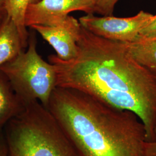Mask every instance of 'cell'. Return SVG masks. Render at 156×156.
<instances>
[{
    "label": "cell",
    "mask_w": 156,
    "mask_h": 156,
    "mask_svg": "<svg viewBox=\"0 0 156 156\" xmlns=\"http://www.w3.org/2000/svg\"><path fill=\"white\" fill-rule=\"evenodd\" d=\"M78 45L72 60L48 57L56 69V87L134 112L145 126L146 142H156V75L134 60L126 43L101 38L82 26Z\"/></svg>",
    "instance_id": "obj_1"
},
{
    "label": "cell",
    "mask_w": 156,
    "mask_h": 156,
    "mask_svg": "<svg viewBox=\"0 0 156 156\" xmlns=\"http://www.w3.org/2000/svg\"><path fill=\"white\" fill-rule=\"evenodd\" d=\"M78 156H144L145 126L134 112L56 87L48 108Z\"/></svg>",
    "instance_id": "obj_2"
},
{
    "label": "cell",
    "mask_w": 156,
    "mask_h": 156,
    "mask_svg": "<svg viewBox=\"0 0 156 156\" xmlns=\"http://www.w3.org/2000/svg\"><path fill=\"white\" fill-rule=\"evenodd\" d=\"M3 128L7 156H78L50 111L38 101L25 104Z\"/></svg>",
    "instance_id": "obj_3"
},
{
    "label": "cell",
    "mask_w": 156,
    "mask_h": 156,
    "mask_svg": "<svg viewBox=\"0 0 156 156\" xmlns=\"http://www.w3.org/2000/svg\"><path fill=\"white\" fill-rule=\"evenodd\" d=\"M0 70L25 104L38 101L48 108L51 94L56 87V69L38 54L34 30L30 33L27 50L3 64Z\"/></svg>",
    "instance_id": "obj_4"
},
{
    "label": "cell",
    "mask_w": 156,
    "mask_h": 156,
    "mask_svg": "<svg viewBox=\"0 0 156 156\" xmlns=\"http://www.w3.org/2000/svg\"><path fill=\"white\" fill-rule=\"evenodd\" d=\"M153 15L141 11L134 16H95L86 14L79 19L80 25L91 33L105 39L132 43L140 38V32L151 21Z\"/></svg>",
    "instance_id": "obj_5"
},
{
    "label": "cell",
    "mask_w": 156,
    "mask_h": 156,
    "mask_svg": "<svg viewBox=\"0 0 156 156\" xmlns=\"http://www.w3.org/2000/svg\"><path fill=\"white\" fill-rule=\"evenodd\" d=\"M94 0H40L28 6L25 16L27 27L34 25L54 26L64 22L69 13H94Z\"/></svg>",
    "instance_id": "obj_6"
},
{
    "label": "cell",
    "mask_w": 156,
    "mask_h": 156,
    "mask_svg": "<svg viewBox=\"0 0 156 156\" xmlns=\"http://www.w3.org/2000/svg\"><path fill=\"white\" fill-rule=\"evenodd\" d=\"M81 25L71 16L54 26L34 25L30 28L37 32L52 46L57 56L64 61H69L78 55V40Z\"/></svg>",
    "instance_id": "obj_7"
},
{
    "label": "cell",
    "mask_w": 156,
    "mask_h": 156,
    "mask_svg": "<svg viewBox=\"0 0 156 156\" xmlns=\"http://www.w3.org/2000/svg\"><path fill=\"white\" fill-rule=\"evenodd\" d=\"M27 48L16 25L5 14L0 23V67L15 58Z\"/></svg>",
    "instance_id": "obj_8"
},
{
    "label": "cell",
    "mask_w": 156,
    "mask_h": 156,
    "mask_svg": "<svg viewBox=\"0 0 156 156\" xmlns=\"http://www.w3.org/2000/svg\"><path fill=\"white\" fill-rule=\"evenodd\" d=\"M25 103L15 92L5 74L0 70V128L24 109Z\"/></svg>",
    "instance_id": "obj_9"
},
{
    "label": "cell",
    "mask_w": 156,
    "mask_h": 156,
    "mask_svg": "<svg viewBox=\"0 0 156 156\" xmlns=\"http://www.w3.org/2000/svg\"><path fill=\"white\" fill-rule=\"evenodd\" d=\"M128 51L140 66L156 75V37L144 38L132 43H126Z\"/></svg>",
    "instance_id": "obj_10"
},
{
    "label": "cell",
    "mask_w": 156,
    "mask_h": 156,
    "mask_svg": "<svg viewBox=\"0 0 156 156\" xmlns=\"http://www.w3.org/2000/svg\"><path fill=\"white\" fill-rule=\"evenodd\" d=\"M40 0H7L5 6L6 14L15 23L24 43L28 46L30 33L25 24L27 9L31 4Z\"/></svg>",
    "instance_id": "obj_11"
},
{
    "label": "cell",
    "mask_w": 156,
    "mask_h": 156,
    "mask_svg": "<svg viewBox=\"0 0 156 156\" xmlns=\"http://www.w3.org/2000/svg\"><path fill=\"white\" fill-rule=\"evenodd\" d=\"M119 0H94V13L102 16H112Z\"/></svg>",
    "instance_id": "obj_12"
},
{
    "label": "cell",
    "mask_w": 156,
    "mask_h": 156,
    "mask_svg": "<svg viewBox=\"0 0 156 156\" xmlns=\"http://www.w3.org/2000/svg\"><path fill=\"white\" fill-rule=\"evenodd\" d=\"M140 36L144 38L156 37V15H153L151 21L140 32Z\"/></svg>",
    "instance_id": "obj_13"
},
{
    "label": "cell",
    "mask_w": 156,
    "mask_h": 156,
    "mask_svg": "<svg viewBox=\"0 0 156 156\" xmlns=\"http://www.w3.org/2000/svg\"><path fill=\"white\" fill-rule=\"evenodd\" d=\"M144 156H156V141L145 142Z\"/></svg>",
    "instance_id": "obj_14"
},
{
    "label": "cell",
    "mask_w": 156,
    "mask_h": 156,
    "mask_svg": "<svg viewBox=\"0 0 156 156\" xmlns=\"http://www.w3.org/2000/svg\"><path fill=\"white\" fill-rule=\"evenodd\" d=\"M0 156H7L5 142L2 132H0Z\"/></svg>",
    "instance_id": "obj_15"
},
{
    "label": "cell",
    "mask_w": 156,
    "mask_h": 156,
    "mask_svg": "<svg viewBox=\"0 0 156 156\" xmlns=\"http://www.w3.org/2000/svg\"><path fill=\"white\" fill-rule=\"evenodd\" d=\"M7 0H0V14L6 13L5 6Z\"/></svg>",
    "instance_id": "obj_16"
},
{
    "label": "cell",
    "mask_w": 156,
    "mask_h": 156,
    "mask_svg": "<svg viewBox=\"0 0 156 156\" xmlns=\"http://www.w3.org/2000/svg\"><path fill=\"white\" fill-rule=\"evenodd\" d=\"M6 13H2V14H0V23L1 22V20H2V19H3V17H4V16L5 15Z\"/></svg>",
    "instance_id": "obj_17"
},
{
    "label": "cell",
    "mask_w": 156,
    "mask_h": 156,
    "mask_svg": "<svg viewBox=\"0 0 156 156\" xmlns=\"http://www.w3.org/2000/svg\"><path fill=\"white\" fill-rule=\"evenodd\" d=\"M1 21H2V20H1Z\"/></svg>",
    "instance_id": "obj_18"
}]
</instances>
